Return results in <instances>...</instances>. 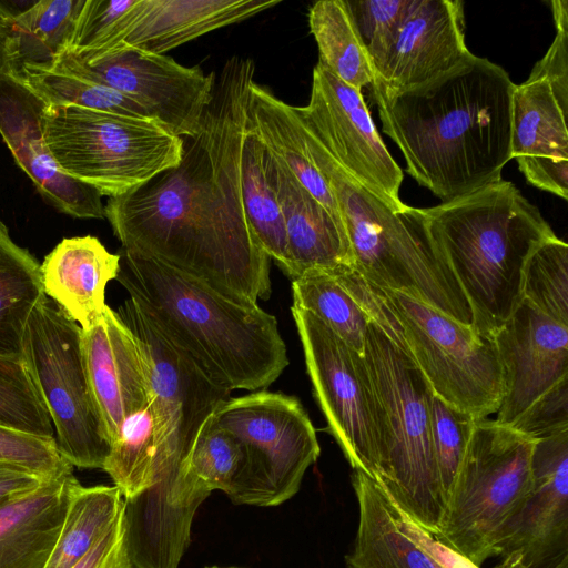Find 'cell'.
Returning <instances> with one entry per match:
<instances>
[{"instance_id":"obj_1","label":"cell","mask_w":568,"mask_h":568,"mask_svg":"<svg viewBox=\"0 0 568 568\" xmlns=\"http://www.w3.org/2000/svg\"><path fill=\"white\" fill-rule=\"evenodd\" d=\"M253 60L232 57L183 155L138 189L110 197L105 217L122 251L190 275L246 304L271 295L270 257L244 211L241 156Z\"/></svg>"},{"instance_id":"obj_2","label":"cell","mask_w":568,"mask_h":568,"mask_svg":"<svg viewBox=\"0 0 568 568\" xmlns=\"http://www.w3.org/2000/svg\"><path fill=\"white\" fill-rule=\"evenodd\" d=\"M515 85L500 65L471 53L419 85L396 90L373 79L369 87L406 172L448 202L501 180L513 160Z\"/></svg>"},{"instance_id":"obj_3","label":"cell","mask_w":568,"mask_h":568,"mask_svg":"<svg viewBox=\"0 0 568 568\" xmlns=\"http://www.w3.org/2000/svg\"><path fill=\"white\" fill-rule=\"evenodd\" d=\"M156 328L211 381L257 390L290 361L275 316L156 261L121 250L115 278Z\"/></svg>"},{"instance_id":"obj_4","label":"cell","mask_w":568,"mask_h":568,"mask_svg":"<svg viewBox=\"0 0 568 568\" xmlns=\"http://www.w3.org/2000/svg\"><path fill=\"white\" fill-rule=\"evenodd\" d=\"M424 212L470 305L473 329L493 338L523 301L528 257L556 234L517 186L503 179Z\"/></svg>"},{"instance_id":"obj_5","label":"cell","mask_w":568,"mask_h":568,"mask_svg":"<svg viewBox=\"0 0 568 568\" xmlns=\"http://www.w3.org/2000/svg\"><path fill=\"white\" fill-rule=\"evenodd\" d=\"M311 158L338 206L354 267L382 288L419 300L473 327L470 305L428 230L424 209L394 211L362 186L318 141Z\"/></svg>"},{"instance_id":"obj_6","label":"cell","mask_w":568,"mask_h":568,"mask_svg":"<svg viewBox=\"0 0 568 568\" xmlns=\"http://www.w3.org/2000/svg\"><path fill=\"white\" fill-rule=\"evenodd\" d=\"M364 357L383 418L378 483L402 511L435 536L445 500L432 444L430 386L413 358L373 323Z\"/></svg>"},{"instance_id":"obj_7","label":"cell","mask_w":568,"mask_h":568,"mask_svg":"<svg viewBox=\"0 0 568 568\" xmlns=\"http://www.w3.org/2000/svg\"><path fill=\"white\" fill-rule=\"evenodd\" d=\"M535 442L497 420L477 419L433 536L478 567L493 557L530 495Z\"/></svg>"},{"instance_id":"obj_8","label":"cell","mask_w":568,"mask_h":568,"mask_svg":"<svg viewBox=\"0 0 568 568\" xmlns=\"http://www.w3.org/2000/svg\"><path fill=\"white\" fill-rule=\"evenodd\" d=\"M45 145L69 176L116 197L176 166L184 142L151 118L47 105Z\"/></svg>"},{"instance_id":"obj_9","label":"cell","mask_w":568,"mask_h":568,"mask_svg":"<svg viewBox=\"0 0 568 568\" xmlns=\"http://www.w3.org/2000/svg\"><path fill=\"white\" fill-rule=\"evenodd\" d=\"M81 327L44 295L21 337V357L48 409L60 455L73 467L102 469L110 452L87 376Z\"/></svg>"},{"instance_id":"obj_10","label":"cell","mask_w":568,"mask_h":568,"mask_svg":"<svg viewBox=\"0 0 568 568\" xmlns=\"http://www.w3.org/2000/svg\"><path fill=\"white\" fill-rule=\"evenodd\" d=\"M214 423L242 445V467L226 493L236 505L268 507L291 499L321 454L316 430L294 396L258 390L230 397Z\"/></svg>"},{"instance_id":"obj_11","label":"cell","mask_w":568,"mask_h":568,"mask_svg":"<svg viewBox=\"0 0 568 568\" xmlns=\"http://www.w3.org/2000/svg\"><path fill=\"white\" fill-rule=\"evenodd\" d=\"M382 290L400 323L408 354L434 394L475 419L496 413L505 389L494 338L419 300Z\"/></svg>"},{"instance_id":"obj_12","label":"cell","mask_w":568,"mask_h":568,"mask_svg":"<svg viewBox=\"0 0 568 568\" xmlns=\"http://www.w3.org/2000/svg\"><path fill=\"white\" fill-rule=\"evenodd\" d=\"M314 397L352 468L381 477L383 418L364 355L311 312L292 305Z\"/></svg>"},{"instance_id":"obj_13","label":"cell","mask_w":568,"mask_h":568,"mask_svg":"<svg viewBox=\"0 0 568 568\" xmlns=\"http://www.w3.org/2000/svg\"><path fill=\"white\" fill-rule=\"evenodd\" d=\"M118 314L143 348L150 399L163 447L161 470L166 466L180 469L232 392L211 381L132 300H125Z\"/></svg>"},{"instance_id":"obj_14","label":"cell","mask_w":568,"mask_h":568,"mask_svg":"<svg viewBox=\"0 0 568 568\" xmlns=\"http://www.w3.org/2000/svg\"><path fill=\"white\" fill-rule=\"evenodd\" d=\"M294 110L301 123L362 186L394 211L408 206L399 196L403 171L384 144L361 90L317 62L310 101Z\"/></svg>"},{"instance_id":"obj_15","label":"cell","mask_w":568,"mask_h":568,"mask_svg":"<svg viewBox=\"0 0 568 568\" xmlns=\"http://www.w3.org/2000/svg\"><path fill=\"white\" fill-rule=\"evenodd\" d=\"M53 67L100 81L140 104L153 120L182 139L202 128L215 73L184 67L165 54L120 45L90 62L62 53Z\"/></svg>"},{"instance_id":"obj_16","label":"cell","mask_w":568,"mask_h":568,"mask_svg":"<svg viewBox=\"0 0 568 568\" xmlns=\"http://www.w3.org/2000/svg\"><path fill=\"white\" fill-rule=\"evenodd\" d=\"M531 471L530 495L494 556L520 554L527 568H556L568 558V429L536 439Z\"/></svg>"},{"instance_id":"obj_17","label":"cell","mask_w":568,"mask_h":568,"mask_svg":"<svg viewBox=\"0 0 568 568\" xmlns=\"http://www.w3.org/2000/svg\"><path fill=\"white\" fill-rule=\"evenodd\" d=\"M47 105L19 74L0 75V135L18 166L60 213L77 219L105 217L102 195L67 175L50 154L41 121Z\"/></svg>"},{"instance_id":"obj_18","label":"cell","mask_w":568,"mask_h":568,"mask_svg":"<svg viewBox=\"0 0 568 568\" xmlns=\"http://www.w3.org/2000/svg\"><path fill=\"white\" fill-rule=\"evenodd\" d=\"M493 338L505 389L496 420L511 427L542 395L568 378V326L523 300Z\"/></svg>"},{"instance_id":"obj_19","label":"cell","mask_w":568,"mask_h":568,"mask_svg":"<svg viewBox=\"0 0 568 568\" xmlns=\"http://www.w3.org/2000/svg\"><path fill=\"white\" fill-rule=\"evenodd\" d=\"M470 54L463 1L412 0L394 40L372 65L373 79L403 90L448 72Z\"/></svg>"},{"instance_id":"obj_20","label":"cell","mask_w":568,"mask_h":568,"mask_svg":"<svg viewBox=\"0 0 568 568\" xmlns=\"http://www.w3.org/2000/svg\"><path fill=\"white\" fill-rule=\"evenodd\" d=\"M81 346L89 384L111 443L123 422L150 400L148 368L142 345L118 312L105 306Z\"/></svg>"},{"instance_id":"obj_21","label":"cell","mask_w":568,"mask_h":568,"mask_svg":"<svg viewBox=\"0 0 568 568\" xmlns=\"http://www.w3.org/2000/svg\"><path fill=\"white\" fill-rule=\"evenodd\" d=\"M567 112L546 80L516 84L511 100V156L527 182L568 199Z\"/></svg>"},{"instance_id":"obj_22","label":"cell","mask_w":568,"mask_h":568,"mask_svg":"<svg viewBox=\"0 0 568 568\" xmlns=\"http://www.w3.org/2000/svg\"><path fill=\"white\" fill-rule=\"evenodd\" d=\"M264 164L282 209L291 278L312 270L353 266V252L344 224L334 219L266 148Z\"/></svg>"},{"instance_id":"obj_23","label":"cell","mask_w":568,"mask_h":568,"mask_svg":"<svg viewBox=\"0 0 568 568\" xmlns=\"http://www.w3.org/2000/svg\"><path fill=\"white\" fill-rule=\"evenodd\" d=\"M79 484L71 470L0 504V568H44Z\"/></svg>"},{"instance_id":"obj_24","label":"cell","mask_w":568,"mask_h":568,"mask_svg":"<svg viewBox=\"0 0 568 568\" xmlns=\"http://www.w3.org/2000/svg\"><path fill=\"white\" fill-rule=\"evenodd\" d=\"M119 270L120 254L91 235L63 239L40 264L44 294L81 329L103 313L106 285Z\"/></svg>"},{"instance_id":"obj_25","label":"cell","mask_w":568,"mask_h":568,"mask_svg":"<svg viewBox=\"0 0 568 568\" xmlns=\"http://www.w3.org/2000/svg\"><path fill=\"white\" fill-rule=\"evenodd\" d=\"M280 2L281 0H142L120 45L163 54L213 30L254 17Z\"/></svg>"},{"instance_id":"obj_26","label":"cell","mask_w":568,"mask_h":568,"mask_svg":"<svg viewBox=\"0 0 568 568\" xmlns=\"http://www.w3.org/2000/svg\"><path fill=\"white\" fill-rule=\"evenodd\" d=\"M352 485L358 504L354 546L346 568H437L407 529V516L373 477L355 469Z\"/></svg>"},{"instance_id":"obj_27","label":"cell","mask_w":568,"mask_h":568,"mask_svg":"<svg viewBox=\"0 0 568 568\" xmlns=\"http://www.w3.org/2000/svg\"><path fill=\"white\" fill-rule=\"evenodd\" d=\"M245 126L334 219L343 223L335 197L310 155L293 105L253 81L248 89Z\"/></svg>"},{"instance_id":"obj_28","label":"cell","mask_w":568,"mask_h":568,"mask_svg":"<svg viewBox=\"0 0 568 568\" xmlns=\"http://www.w3.org/2000/svg\"><path fill=\"white\" fill-rule=\"evenodd\" d=\"M265 146L246 129L241 156V191L247 222L264 253L291 277L282 209L264 164Z\"/></svg>"},{"instance_id":"obj_29","label":"cell","mask_w":568,"mask_h":568,"mask_svg":"<svg viewBox=\"0 0 568 568\" xmlns=\"http://www.w3.org/2000/svg\"><path fill=\"white\" fill-rule=\"evenodd\" d=\"M44 295L40 263L0 221V354L21 356L26 322Z\"/></svg>"},{"instance_id":"obj_30","label":"cell","mask_w":568,"mask_h":568,"mask_svg":"<svg viewBox=\"0 0 568 568\" xmlns=\"http://www.w3.org/2000/svg\"><path fill=\"white\" fill-rule=\"evenodd\" d=\"M163 447L156 416L149 403L129 416L111 443L104 470L124 499L152 486L161 471Z\"/></svg>"},{"instance_id":"obj_31","label":"cell","mask_w":568,"mask_h":568,"mask_svg":"<svg viewBox=\"0 0 568 568\" xmlns=\"http://www.w3.org/2000/svg\"><path fill=\"white\" fill-rule=\"evenodd\" d=\"M308 24L321 62L347 85L361 90L374 74L346 0H320L308 11Z\"/></svg>"},{"instance_id":"obj_32","label":"cell","mask_w":568,"mask_h":568,"mask_svg":"<svg viewBox=\"0 0 568 568\" xmlns=\"http://www.w3.org/2000/svg\"><path fill=\"white\" fill-rule=\"evenodd\" d=\"M242 463L241 443L213 419L180 466L173 490L176 503L199 509L213 490L226 494Z\"/></svg>"},{"instance_id":"obj_33","label":"cell","mask_w":568,"mask_h":568,"mask_svg":"<svg viewBox=\"0 0 568 568\" xmlns=\"http://www.w3.org/2000/svg\"><path fill=\"white\" fill-rule=\"evenodd\" d=\"M123 496L113 485L79 484L44 568H71L110 528L123 507Z\"/></svg>"},{"instance_id":"obj_34","label":"cell","mask_w":568,"mask_h":568,"mask_svg":"<svg viewBox=\"0 0 568 568\" xmlns=\"http://www.w3.org/2000/svg\"><path fill=\"white\" fill-rule=\"evenodd\" d=\"M85 0H39L12 18L22 68L50 69L67 51ZM17 73V74H18Z\"/></svg>"},{"instance_id":"obj_35","label":"cell","mask_w":568,"mask_h":568,"mask_svg":"<svg viewBox=\"0 0 568 568\" xmlns=\"http://www.w3.org/2000/svg\"><path fill=\"white\" fill-rule=\"evenodd\" d=\"M293 305L320 318L347 345L364 355L368 317L326 271L312 270L292 280Z\"/></svg>"},{"instance_id":"obj_36","label":"cell","mask_w":568,"mask_h":568,"mask_svg":"<svg viewBox=\"0 0 568 568\" xmlns=\"http://www.w3.org/2000/svg\"><path fill=\"white\" fill-rule=\"evenodd\" d=\"M18 74L51 106L72 105L121 115L150 118L140 104L111 87L60 67L22 68Z\"/></svg>"},{"instance_id":"obj_37","label":"cell","mask_w":568,"mask_h":568,"mask_svg":"<svg viewBox=\"0 0 568 568\" xmlns=\"http://www.w3.org/2000/svg\"><path fill=\"white\" fill-rule=\"evenodd\" d=\"M523 300L568 326V245L557 236L540 243L527 260Z\"/></svg>"},{"instance_id":"obj_38","label":"cell","mask_w":568,"mask_h":568,"mask_svg":"<svg viewBox=\"0 0 568 568\" xmlns=\"http://www.w3.org/2000/svg\"><path fill=\"white\" fill-rule=\"evenodd\" d=\"M141 1L85 0L63 53L80 62H90L122 44Z\"/></svg>"},{"instance_id":"obj_39","label":"cell","mask_w":568,"mask_h":568,"mask_svg":"<svg viewBox=\"0 0 568 568\" xmlns=\"http://www.w3.org/2000/svg\"><path fill=\"white\" fill-rule=\"evenodd\" d=\"M0 425L55 439L48 409L21 356L0 354Z\"/></svg>"},{"instance_id":"obj_40","label":"cell","mask_w":568,"mask_h":568,"mask_svg":"<svg viewBox=\"0 0 568 568\" xmlns=\"http://www.w3.org/2000/svg\"><path fill=\"white\" fill-rule=\"evenodd\" d=\"M428 405L433 450L446 507L477 419L449 406L432 388Z\"/></svg>"},{"instance_id":"obj_41","label":"cell","mask_w":568,"mask_h":568,"mask_svg":"<svg viewBox=\"0 0 568 568\" xmlns=\"http://www.w3.org/2000/svg\"><path fill=\"white\" fill-rule=\"evenodd\" d=\"M412 0H346L371 67L394 40Z\"/></svg>"},{"instance_id":"obj_42","label":"cell","mask_w":568,"mask_h":568,"mask_svg":"<svg viewBox=\"0 0 568 568\" xmlns=\"http://www.w3.org/2000/svg\"><path fill=\"white\" fill-rule=\"evenodd\" d=\"M0 462L27 469L42 478L73 470L59 453L55 439H47L0 425Z\"/></svg>"},{"instance_id":"obj_43","label":"cell","mask_w":568,"mask_h":568,"mask_svg":"<svg viewBox=\"0 0 568 568\" xmlns=\"http://www.w3.org/2000/svg\"><path fill=\"white\" fill-rule=\"evenodd\" d=\"M326 272L349 293L369 322L408 354L403 328L383 290L369 282L354 266L343 265Z\"/></svg>"},{"instance_id":"obj_44","label":"cell","mask_w":568,"mask_h":568,"mask_svg":"<svg viewBox=\"0 0 568 568\" xmlns=\"http://www.w3.org/2000/svg\"><path fill=\"white\" fill-rule=\"evenodd\" d=\"M556 36L546 54L534 65L529 80H546L562 108L568 112V1L550 2Z\"/></svg>"},{"instance_id":"obj_45","label":"cell","mask_w":568,"mask_h":568,"mask_svg":"<svg viewBox=\"0 0 568 568\" xmlns=\"http://www.w3.org/2000/svg\"><path fill=\"white\" fill-rule=\"evenodd\" d=\"M511 427L532 439L568 429V378L542 395Z\"/></svg>"},{"instance_id":"obj_46","label":"cell","mask_w":568,"mask_h":568,"mask_svg":"<svg viewBox=\"0 0 568 568\" xmlns=\"http://www.w3.org/2000/svg\"><path fill=\"white\" fill-rule=\"evenodd\" d=\"M71 568H131L124 521V503L110 528Z\"/></svg>"},{"instance_id":"obj_47","label":"cell","mask_w":568,"mask_h":568,"mask_svg":"<svg viewBox=\"0 0 568 568\" xmlns=\"http://www.w3.org/2000/svg\"><path fill=\"white\" fill-rule=\"evenodd\" d=\"M407 516V515H406ZM407 529L414 540L432 557L437 568H480L437 540L407 516ZM494 568H527L520 554H509Z\"/></svg>"},{"instance_id":"obj_48","label":"cell","mask_w":568,"mask_h":568,"mask_svg":"<svg viewBox=\"0 0 568 568\" xmlns=\"http://www.w3.org/2000/svg\"><path fill=\"white\" fill-rule=\"evenodd\" d=\"M44 480L27 469L0 462V504L36 488Z\"/></svg>"},{"instance_id":"obj_49","label":"cell","mask_w":568,"mask_h":568,"mask_svg":"<svg viewBox=\"0 0 568 568\" xmlns=\"http://www.w3.org/2000/svg\"><path fill=\"white\" fill-rule=\"evenodd\" d=\"M7 73H18V54L12 19L0 7V75Z\"/></svg>"},{"instance_id":"obj_50","label":"cell","mask_w":568,"mask_h":568,"mask_svg":"<svg viewBox=\"0 0 568 568\" xmlns=\"http://www.w3.org/2000/svg\"><path fill=\"white\" fill-rule=\"evenodd\" d=\"M556 568H568V558L564 559Z\"/></svg>"},{"instance_id":"obj_51","label":"cell","mask_w":568,"mask_h":568,"mask_svg":"<svg viewBox=\"0 0 568 568\" xmlns=\"http://www.w3.org/2000/svg\"><path fill=\"white\" fill-rule=\"evenodd\" d=\"M206 568H223V567H206ZM232 568V567H231Z\"/></svg>"}]
</instances>
